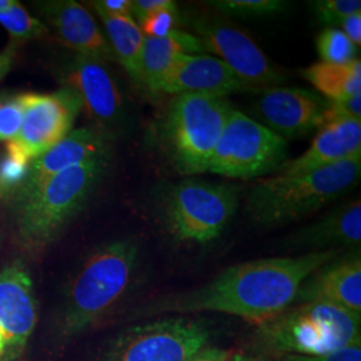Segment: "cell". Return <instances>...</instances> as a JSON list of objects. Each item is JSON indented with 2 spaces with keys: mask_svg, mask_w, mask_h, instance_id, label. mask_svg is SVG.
Here are the masks:
<instances>
[{
  "mask_svg": "<svg viewBox=\"0 0 361 361\" xmlns=\"http://www.w3.org/2000/svg\"><path fill=\"white\" fill-rule=\"evenodd\" d=\"M209 6L225 15L240 16H264L283 13L288 3L283 0H212Z\"/></svg>",
  "mask_w": 361,
  "mask_h": 361,
  "instance_id": "26",
  "label": "cell"
},
{
  "mask_svg": "<svg viewBox=\"0 0 361 361\" xmlns=\"http://www.w3.org/2000/svg\"><path fill=\"white\" fill-rule=\"evenodd\" d=\"M226 98L195 94L176 95L164 122L169 157L182 176L207 173L210 158L233 111Z\"/></svg>",
  "mask_w": 361,
  "mask_h": 361,
  "instance_id": "7",
  "label": "cell"
},
{
  "mask_svg": "<svg viewBox=\"0 0 361 361\" xmlns=\"http://www.w3.org/2000/svg\"><path fill=\"white\" fill-rule=\"evenodd\" d=\"M237 209L238 195L233 186L194 178L173 185L162 200L169 233L180 241L201 245L219 238Z\"/></svg>",
  "mask_w": 361,
  "mask_h": 361,
  "instance_id": "8",
  "label": "cell"
},
{
  "mask_svg": "<svg viewBox=\"0 0 361 361\" xmlns=\"http://www.w3.org/2000/svg\"><path fill=\"white\" fill-rule=\"evenodd\" d=\"M360 343L361 313L325 302L295 304L256 334L259 352L276 357L323 356Z\"/></svg>",
  "mask_w": 361,
  "mask_h": 361,
  "instance_id": "4",
  "label": "cell"
},
{
  "mask_svg": "<svg viewBox=\"0 0 361 361\" xmlns=\"http://www.w3.org/2000/svg\"><path fill=\"white\" fill-rule=\"evenodd\" d=\"M110 166L97 159L52 177L13 204V219L22 245L38 250L51 244L87 204Z\"/></svg>",
  "mask_w": 361,
  "mask_h": 361,
  "instance_id": "5",
  "label": "cell"
},
{
  "mask_svg": "<svg viewBox=\"0 0 361 361\" xmlns=\"http://www.w3.org/2000/svg\"><path fill=\"white\" fill-rule=\"evenodd\" d=\"M180 11L174 1L169 6L150 13L138 25L145 37L149 38H164L178 28Z\"/></svg>",
  "mask_w": 361,
  "mask_h": 361,
  "instance_id": "29",
  "label": "cell"
},
{
  "mask_svg": "<svg viewBox=\"0 0 361 361\" xmlns=\"http://www.w3.org/2000/svg\"><path fill=\"white\" fill-rule=\"evenodd\" d=\"M361 243V201L355 200L290 234L285 244L308 253L356 249Z\"/></svg>",
  "mask_w": 361,
  "mask_h": 361,
  "instance_id": "20",
  "label": "cell"
},
{
  "mask_svg": "<svg viewBox=\"0 0 361 361\" xmlns=\"http://www.w3.org/2000/svg\"><path fill=\"white\" fill-rule=\"evenodd\" d=\"M279 361H361L360 347H350L338 352L323 356H302V355H285Z\"/></svg>",
  "mask_w": 361,
  "mask_h": 361,
  "instance_id": "30",
  "label": "cell"
},
{
  "mask_svg": "<svg viewBox=\"0 0 361 361\" xmlns=\"http://www.w3.org/2000/svg\"><path fill=\"white\" fill-rule=\"evenodd\" d=\"M207 341L204 322L169 317L126 329L98 361H185L205 348Z\"/></svg>",
  "mask_w": 361,
  "mask_h": 361,
  "instance_id": "10",
  "label": "cell"
},
{
  "mask_svg": "<svg viewBox=\"0 0 361 361\" xmlns=\"http://www.w3.org/2000/svg\"><path fill=\"white\" fill-rule=\"evenodd\" d=\"M56 39L77 55L101 62L114 59L107 39L86 7L74 0L40 1L37 6Z\"/></svg>",
  "mask_w": 361,
  "mask_h": 361,
  "instance_id": "17",
  "label": "cell"
},
{
  "mask_svg": "<svg viewBox=\"0 0 361 361\" xmlns=\"http://www.w3.org/2000/svg\"><path fill=\"white\" fill-rule=\"evenodd\" d=\"M140 247L128 238L94 250L68 285L61 314V334L73 337L104 317L128 292L138 265Z\"/></svg>",
  "mask_w": 361,
  "mask_h": 361,
  "instance_id": "3",
  "label": "cell"
},
{
  "mask_svg": "<svg viewBox=\"0 0 361 361\" xmlns=\"http://www.w3.org/2000/svg\"><path fill=\"white\" fill-rule=\"evenodd\" d=\"M231 361H267L261 355H247V353H233Z\"/></svg>",
  "mask_w": 361,
  "mask_h": 361,
  "instance_id": "36",
  "label": "cell"
},
{
  "mask_svg": "<svg viewBox=\"0 0 361 361\" xmlns=\"http://www.w3.org/2000/svg\"><path fill=\"white\" fill-rule=\"evenodd\" d=\"M201 40L194 34L174 30L164 38L145 37L142 47V87L158 94V86L171 63L182 54H204Z\"/></svg>",
  "mask_w": 361,
  "mask_h": 361,
  "instance_id": "21",
  "label": "cell"
},
{
  "mask_svg": "<svg viewBox=\"0 0 361 361\" xmlns=\"http://www.w3.org/2000/svg\"><path fill=\"white\" fill-rule=\"evenodd\" d=\"M171 3V0H131L133 19L140 25L145 18Z\"/></svg>",
  "mask_w": 361,
  "mask_h": 361,
  "instance_id": "31",
  "label": "cell"
},
{
  "mask_svg": "<svg viewBox=\"0 0 361 361\" xmlns=\"http://www.w3.org/2000/svg\"><path fill=\"white\" fill-rule=\"evenodd\" d=\"M4 352H6V340H4V334H3L1 326H0V361H3Z\"/></svg>",
  "mask_w": 361,
  "mask_h": 361,
  "instance_id": "38",
  "label": "cell"
},
{
  "mask_svg": "<svg viewBox=\"0 0 361 361\" xmlns=\"http://www.w3.org/2000/svg\"><path fill=\"white\" fill-rule=\"evenodd\" d=\"M286 154V140L233 109L210 158L207 173L234 180L257 178L280 168Z\"/></svg>",
  "mask_w": 361,
  "mask_h": 361,
  "instance_id": "9",
  "label": "cell"
},
{
  "mask_svg": "<svg viewBox=\"0 0 361 361\" xmlns=\"http://www.w3.org/2000/svg\"><path fill=\"white\" fill-rule=\"evenodd\" d=\"M0 25L10 34L11 40L18 44L49 34L46 25L38 18L32 16L18 1H15L13 7L7 11L0 13Z\"/></svg>",
  "mask_w": 361,
  "mask_h": 361,
  "instance_id": "24",
  "label": "cell"
},
{
  "mask_svg": "<svg viewBox=\"0 0 361 361\" xmlns=\"http://www.w3.org/2000/svg\"><path fill=\"white\" fill-rule=\"evenodd\" d=\"M232 355L233 352H231V350H228L222 357H219V360L216 361H231V359H232Z\"/></svg>",
  "mask_w": 361,
  "mask_h": 361,
  "instance_id": "39",
  "label": "cell"
},
{
  "mask_svg": "<svg viewBox=\"0 0 361 361\" xmlns=\"http://www.w3.org/2000/svg\"><path fill=\"white\" fill-rule=\"evenodd\" d=\"M325 302L361 313L360 252L340 255L300 286L295 304Z\"/></svg>",
  "mask_w": 361,
  "mask_h": 361,
  "instance_id": "18",
  "label": "cell"
},
{
  "mask_svg": "<svg viewBox=\"0 0 361 361\" xmlns=\"http://www.w3.org/2000/svg\"><path fill=\"white\" fill-rule=\"evenodd\" d=\"M18 46L19 44L16 42L11 40L4 47V50L0 52V80L10 73V70H11L13 65V61H15V56H16Z\"/></svg>",
  "mask_w": 361,
  "mask_h": 361,
  "instance_id": "34",
  "label": "cell"
},
{
  "mask_svg": "<svg viewBox=\"0 0 361 361\" xmlns=\"http://www.w3.org/2000/svg\"><path fill=\"white\" fill-rule=\"evenodd\" d=\"M338 26L345 37L359 49L361 44V13L345 18Z\"/></svg>",
  "mask_w": 361,
  "mask_h": 361,
  "instance_id": "33",
  "label": "cell"
},
{
  "mask_svg": "<svg viewBox=\"0 0 361 361\" xmlns=\"http://www.w3.org/2000/svg\"><path fill=\"white\" fill-rule=\"evenodd\" d=\"M255 111L265 128L281 138H297L319 128L325 102L316 92L274 86L259 90Z\"/></svg>",
  "mask_w": 361,
  "mask_h": 361,
  "instance_id": "15",
  "label": "cell"
},
{
  "mask_svg": "<svg viewBox=\"0 0 361 361\" xmlns=\"http://www.w3.org/2000/svg\"><path fill=\"white\" fill-rule=\"evenodd\" d=\"M91 4L109 15L133 19L131 0H99V1H92Z\"/></svg>",
  "mask_w": 361,
  "mask_h": 361,
  "instance_id": "32",
  "label": "cell"
},
{
  "mask_svg": "<svg viewBox=\"0 0 361 361\" xmlns=\"http://www.w3.org/2000/svg\"><path fill=\"white\" fill-rule=\"evenodd\" d=\"M113 137L97 126H86L73 131L49 152L32 161L16 185L11 197L15 204L34 192L42 183L68 169L97 159L111 158Z\"/></svg>",
  "mask_w": 361,
  "mask_h": 361,
  "instance_id": "12",
  "label": "cell"
},
{
  "mask_svg": "<svg viewBox=\"0 0 361 361\" xmlns=\"http://www.w3.org/2000/svg\"><path fill=\"white\" fill-rule=\"evenodd\" d=\"M317 52L322 62L326 63H348L356 59L359 49L349 40L338 27H326L316 40Z\"/></svg>",
  "mask_w": 361,
  "mask_h": 361,
  "instance_id": "25",
  "label": "cell"
},
{
  "mask_svg": "<svg viewBox=\"0 0 361 361\" xmlns=\"http://www.w3.org/2000/svg\"><path fill=\"white\" fill-rule=\"evenodd\" d=\"M37 319L30 273L20 261H13L0 271V326L6 340L3 361L22 357Z\"/></svg>",
  "mask_w": 361,
  "mask_h": 361,
  "instance_id": "14",
  "label": "cell"
},
{
  "mask_svg": "<svg viewBox=\"0 0 361 361\" xmlns=\"http://www.w3.org/2000/svg\"><path fill=\"white\" fill-rule=\"evenodd\" d=\"M245 91L257 90L237 77L219 58L207 54H182L169 67L158 86V94L219 98Z\"/></svg>",
  "mask_w": 361,
  "mask_h": 361,
  "instance_id": "16",
  "label": "cell"
},
{
  "mask_svg": "<svg viewBox=\"0 0 361 361\" xmlns=\"http://www.w3.org/2000/svg\"><path fill=\"white\" fill-rule=\"evenodd\" d=\"M22 94H0V142L13 140L22 125Z\"/></svg>",
  "mask_w": 361,
  "mask_h": 361,
  "instance_id": "27",
  "label": "cell"
},
{
  "mask_svg": "<svg viewBox=\"0 0 361 361\" xmlns=\"http://www.w3.org/2000/svg\"><path fill=\"white\" fill-rule=\"evenodd\" d=\"M4 202H6V198H4V195L0 192V219H1V207H3Z\"/></svg>",
  "mask_w": 361,
  "mask_h": 361,
  "instance_id": "40",
  "label": "cell"
},
{
  "mask_svg": "<svg viewBox=\"0 0 361 361\" xmlns=\"http://www.w3.org/2000/svg\"><path fill=\"white\" fill-rule=\"evenodd\" d=\"M22 97V125L6 142V157L0 162V192L6 201H11L28 165L66 138L82 111L77 95L66 86L47 94L25 92Z\"/></svg>",
  "mask_w": 361,
  "mask_h": 361,
  "instance_id": "6",
  "label": "cell"
},
{
  "mask_svg": "<svg viewBox=\"0 0 361 361\" xmlns=\"http://www.w3.org/2000/svg\"><path fill=\"white\" fill-rule=\"evenodd\" d=\"M15 4V0H0V13L7 11Z\"/></svg>",
  "mask_w": 361,
  "mask_h": 361,
  "instance_id": "37",
  "label": "cell"
},
{
  "mask_svg": "<svg viewBox=\"0 0 361 361\" xmlns=\"http://www.w3.org/2000/svg\"><path fill=\"white\" fill-rule=\"evenodd\" d=\"M63 86L77 95L82 110L95 122L94 126L111 134L125 118V104L116 79L106 63L75 55L63 70Z\"/></svg>",
  "mask_w": 361,
  "mask_h": 361,
  "instance_id": "13",
  "label": "cell"
},
{
  "mask_svg": "<svg viewBox=\"0 0 361 361\" xmlns=\"http://www.w3.org/2000/svg\"><path fill=\"white\" fill-rule=\"evenodd\" d=\"M94 7V6H92ZM95 13L104 23L107 42L114 55V59L125 68L133 82L142 87V47L145 35L134 19L113 16L94 7Z\"/></svg>",
  "mask_w": 361,
  "mask_h": 361,
  "instance_id": "22",
  "label": "cell"
},
{
  "mask_svg": "<svg viewBox=\"0 0 361 361\" xmlns=\"http://www.w3.org/2000/svg\"><path fill=\"white\" fill-rule=\"evenodd\" d=\"M343 253L326 250L237 264L197 289L157 300L147 310L150 316L219 312L259 326L292 307L310 274Z\"/></svg>",
  "mask_w": 361,
  "mask_h": 361,
  "instance_id": "1",
  "label": "cell"
},
{
  "mask_svg": "<svg viewBox=\"0 0 361 361\" xmlns=\"http://www.w3.org/2000/svg\"><path fill=\"white\" fill-rule=\"evenodd\" d=\"M190 27L204 44L233 73L256 90L279 86L284 75L271 63L256 42L226 19L207 15H192Z\"/></svg>",
  "mask_w": 361,
  "mask_h": 361,
  "instance_id": "11",
  "label": "cell"
},
{
  "mask_svg": "<svg viewBox=\"0 0 361 361\" xmlns=\"http://www.w3.org/2000/svg\"><path fill=\"white\" fill-rule=\"evenodd\" d=\"M307 152L285 161L279 176H296L361 157V122L335 119L323 122Z\"/></svg>",
  "mask_w": 361,
  "mask_h": 361,
  "instance_id": "19",
  "label": "cell"
},
{
  "mask_svg": "<svg viewBox=\"0 0 361 361\" xmlns=\"http://www.w3.org/2000/svg\"><path fill=\"white\" fill-rule=\"evenodd\" d=\"M310 85L328 101H341L361 92V61L337 65L316 62L302 71Z\"/></svg>",
  "mask_w": 361,
  "mask_h": 361,
  "instance_id": "23",
  "label": "cell"
},
{
  "mask_svg": "<svg viewBox=\"0 0 361 361\" xmlns=\"http://www.w3.org/2000/svg\"><path fill=\"white\" fill-rule=\"evenodd\" d=\"M228 350L219 348H205L201 349L198 353H195L192 357H189L185 361H216L219 357H222Z\"/></svg>",
  "mask_w": 361,
  "mask_h": 361,
  "instance_id": "35",
  "label": "cell"
},
{
  "mask_svg": "<svg viewBox=\"0 0 361 361\" xmlns=\"http://www.w3.org/2000/svg\"><path fill=\"white\" fill-rule=\"evenodd\" d=\"M361 157L296 176L259 178L245 201L247 219L258 228H277L334 204L359 183Z\"/></svg>",
  "mask_w": 361,
  "mask_h": 361,
  "instance_id": "2",
  "label": "cell"
},
{
  "mask_svg": "<svg viewBox=\"0 0 361 361\" xmlns=\"http://www.w3.org/2000/svg\"><path fill=\"white\" fill-rule=\"evenodd\" d=\"M310 6L316 18L328 27H335L350 15L361 13L360 0H317Z\"/></svg>",
  "mask_w": 361,
  "mask_h": 361,
  "instance_id": "28",
  "label": "cell"
}]
</instances>
